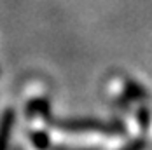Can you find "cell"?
<instances>
[{
    "label": "cell",
    "instance_id": "cell-1",
    "mask_svg": "<svg viewBox=\"0 0 152 150\" xmlns=\"http://www.w3.org/2000/svg\"><path fill=\"white\" fill-rule=\"evenodd\" d=\"M47 124L53 127H58L63 131H91V133H105V135H122L126 131L124 124L121 120H102V119H91V117H77V119H54L49 115L46 119Z\"/></svg>",
    "mask_w": 152,
    "mask_h": 150
},
{
    "label": "cell",
    "instance_id": "cell-2",
    "mask_svg": "<svg viewBox=\"0 0 152 150\" xmlns=\"http://www.w3.org/2000/svg\"><path fill=\"white\" fill-rule=\"evenodd\" d=\"M12 126H14V110L9 108L0 115V150H7Z\"/></svg>",
    "mask_w": 152,
    "mask_h": 150
},
{
    "label": "cell",
    "instance_id": "cell-3",
    "mask_svg": "<svg viewBox=\"0 0 152 150\" xmlns=\"http://www.w3.org/2000/svg\"><path fill=\"white\" fill-rule=\"evenodd\" d=\"M26 115H40L47 119L51 115V105L46 98H35L26 105Z\"/></svg>",
    "mask_w": 152,
    "mask_h": 150
},
{
    "label": "cell",
    "instance_id": "cell-4",
    "mask_svg": "<svg viewBox=\"0 0 152 150\" xmlns=\"http://www.w3.org/2000/svg\"><path fill=\"white\" fill-rule=\"evenodd\" d=\"M129 101H135V100H145L149 94H147V89L143 86H140L135 80H126L124 84V92H122Z\"/></svg>",
    "mask_w": 152,
    "mask_h": 150
},
{
    "label": "cell",
    "instance_id": "cell-5",
    "mask_svg": "<svg viewBox=\"0 0 152 150\" xmlns=\"http://www.w3.org/2000/svg\"><path fill=\"white\" fill-rule=\"evenodd\" d=\"M30 140H31L33 147H35L37 150H47L49 145H51L49 135H47L46 131H35V133H31Z\"/></svg>",
    "mask_w": 152,
    "mask_h": 150
},
{
    "label": "cell",
    "instance_id": "cell-6",
    "mask_svg": "<svg viewBox=\"0 0 152 150\" xmlns=\"http://www.w3.org/2000/svg\"><path fill=\"white\" fill-rule=\"evenodd\" d=\"M137 119H138V124H140L142 129H147V127L151 126V112H149L147 106H142V108L138 110Z\"/></svg>",
    "mask_w": 152,
    "mask_h": 150
},
{
    "label": "cell",
    "instance_id": "cell-7",
    "mask_svg": "<svg viewBox=\"0 0 152 150\" xmlns=\"http://www.w3.org/2000/svg\"><path fill=\"white\" fill-rule=\"evenodd\" d=\"M145 149V141L143 140H133L129 145H126L122 150H143Z\"/></svg>",
    "mask_w": 152,
    "mask_h": 150
},
{
    "label": "cell",
    "instance_id": "cell-8",
    "mask_svg": "<svg viewBox=\"0 0 152 150\" xmlns=\"http://www.w3.org/2000/svg\"><path fill=\"white\" fill-rule=\"evenodd\" d=\"M47 150H96V149H75V147H65V145H49Z\"/></svg>",
    "mask_w": 152,
    "mask_h": 150
}]
</instances>
